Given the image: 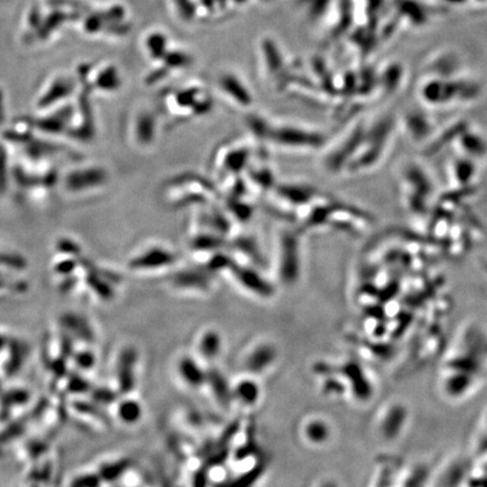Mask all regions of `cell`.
<instances>
[{"label":"cell","instance_id":"obj_1","mask_svg":"<svg viewBox=\"0 0 487 487\" xmlns=\"http://www.w3.org/2000/svg\"><path fill=\"white\" fill-rule=\"evenodd\" d=\"M275 137L284 146L292 148H316L324 142L321 134L297 127H282L277 130Z\"/></svg>","mask_w":487,"mask_h":487},{"label":"cell","instance_id":"obj_2","mask_svg":"<svg viewBox=\"0 0 487 487\" xmlns=\"http://www.w3.org/2000/svg\"><path fill=\"white\" fill-rule=\"evenodd\" d=\"M137 363V353L132 349L123 351L118 359V387L122 392L132 390L134 384V366Z\"/></svg>","mask_w":487,"mask_h":487},{"label":"cell","instance_id":"obj_3","mask_svg":"<svg viewBox=\"0 0 487 487\" xmlns=\"http://www.w3.org/2000/svg\"><path fill=\"white\" fill-rule=\"evenodd\" d=\"M174 260H175L174 255L167 249L153 247L147 249L144 254L134 258L132 265L134 268L138 269L160 268V266L173 264Z\"/></svg>","mask_w":487,"mask_h":487},{"label":"cell","instance_id":"obj_4","mask_svg":"<svg viewBox=\"0 0 487 487\" xmlns=\"http://www.w3.org/2000/svg\"><path fill=\"white\" fill-rule=\"evenodd\" d=\"M179 373L182 380L193 388L200 387L207 382V373L192 358L185 357L179 361Z\"/></svg>","mask_w":487,"mask_h":487},{"label":"cell","instance_id":"obj_5","mask_svg":"<svg viewBox=\"0 0 487 487\" xmlns=\"http://www.w3.org/2000/svg\"><path fill=\"white\" fill-rule=\"evenodd\" d=\"M275 358V350L268 344H263L256 347L252 353L249 354L246 361V368L249 373H261L264 371Z\"/></svg>","mask_w":487,"mask_h":487},{"label":"cell","instance_id":"obj_6","mask_svg":"<svg viewBox=\"0 0 487 487\" xmlns=\"http://www.w3.org/2000/svg\"><path fill=\"white\" fill-rule=\"evenodd\" d=\"M221 87L228 95L235 99L239 104L247 105L251 103L249 92H247L245 86L235 76H232V75L223 76V79H221Z\"/></svg>","mask_w":487,"mask_h":487},{"label":"cell","instance_id":"obj_7","mask_svg":"<svg viewBox=\"0 0 487 487\" xmlns=\"http://www.w3.org/2000/svg\"><path fill=\"white\" fill-rule=\"evenodd\" d=\"M234 396L242 404L253 405L258 401L260 388L258 384L252 380H242L236 386Z\"/></svg>","mask_w":487,"mask_h":487},{"label":"cell","instance_id":"obj_8","mask_svg":"<svg viewBox=\"0 0 487 487\" xmlns=\"http://www.w3.org/2000/svg\"><path fill=\"white\" fill-rule=\"evenodd\" d=\"M200 352L205 359H214L221 350V338L216 332L209 331L202 336L199 345Z\"/></svg>","mask_w":487,"mask_h":487},{"label":"cell","instance_id":"obj_9","mask_svg":"<svg viewBox=\"0 0 487 487\" xmlns=\"http://www.w3.org/2000/svg\"><path fill=\"white\" fill-rule=\"evenodd\" d=\"M239 282L242 284V287L247 288L251 291H254L261 296H268L271 293L270 287L268 284L263 281V279L258 277L254 272H249V270L242 271L239 274Z\"/></svg>","mask_w":487,"mask_h":487},{"label":"cell","instance_id":"obj_10","mask_svg":"<svg viewBox=\"0 0 487 487\" xmlns=\"http://www.w3.org/2000/svg\"><path fill=\"white\" fill-rule=\"evenodd\" d=\"M118 414L125 423H137L142 416V408L138 401L127 399L118 405Z\"/></svg>","mask_w":487,"mask_h":487},{"label":"cell","instance_id":"obj_11","mask_svg":"<svg viewBox=\"0 0 487 487\" xmlns=\"http://www.w3.org/2000/svg\"><path fill=\"white\" fill-rule=\"evenodd\" d=\"M207 382H210L212 390H214V395L218 397V399L223 404H225V403L228 404L230 399H232V392H230L229 387H228V384H227L225 378L218 373H212L210 375H208L207 373Z\"/></svg>","mask_w":487,"mask_h":487},{"label":"cell","instance_id":"obj_12","mask_svg":"<svg viewBox=\"0 0 487 487\" xmlns=\"http://www.w3.org/2000/svg\"><path fill=\"white\" fill-rule=\"evenodd\" d=\"M166 41L165 36H162L160 33H155L147 40V47L149 49L150 53L153 58H162L166 53Z\"/></svg>","mask_w":487,"mask_h":487},{"label":"cell","instance_id":"obj_13","mask_svg":"<svg viewBox=\"0 0 487 487\" xmlns=\"http://www.w3.org/2000/svg\"><path fill=\"white\" fill-rule=\"evenodd\" d=\"M97 84L103 90H115L120 84L118 73L113 67L108 68L99 75Z\"/></svg>","mask_w":487,"mask_h":487},{"label":"cell","instance_id":"obj_14","mask_svg":"<svg viewBox=\"0 0 487 487\" xmlns=\"http://www.w3.org/2000/svg\"><path fill=\"white\" fill-rule=\"evenodd\" d=\"M162 58L166 61V64L171 67H183L190 62V58L182 52H172V53L166 52L165 55Z\"/></svg>","mask_w":487,"mask_h":487},{"label":"cell","instance_id":"obj_15","mask_svg":"<svg viewBox=\"0 0 487 487\" xmlns=\"http://www.w3.org/2000/svg\"><path fill=\"white\" fill-rule=\"evenodd\" d=\"M264 45L265 55H266L269 66H270L272 69L279 67L281 64V59H279L277 49L274 47L273 43H272V42H266Z\"/></svg>","mask_w":487,"mask_h":487},{"label":"cell","instance_id":"obj_16","mask_svg":"<svg viewBox=\"0 0 487 487\" xmlns=\"http://www.w3.org/2000/svg\"><path fill=\"white\" fill-rule=\"evenodd\" d=\"M176 3H177L179 10H182L185 16H193V14H195V7H193L190 0H176Z\"/></svg>","mask_w":487,"mask_h":487},{"label":"cell","instance_id":"obj_17","mask_svg":"<svg viewBox=\"0 0 487 487\" xmlns=\"http://www.w3.org/2000/svg\"><path fill=\"white\" fill-rule=\"evenodd\" d=\"M234 1H236V3H245L246 0H234Z\"/></svg>","mask_w":487,"mask_h":487},{"label":"cell","instance_id":"obj_18","mask_svg":"<svg viewBox=\"0 0 487 487\" xmlns=\"http://www.w3.org/2000/svg\"><path fill=\"white\" fill-rule=\"evenodd\" d=\"M216 1H225V0H216Z\"/></svg>","mask_w":487,"mask_h":487}]
</instances>
